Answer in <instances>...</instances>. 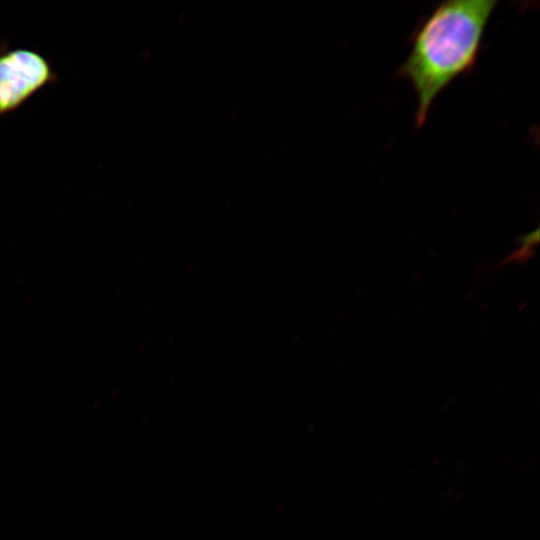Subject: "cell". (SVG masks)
Returning a JSON list of instances; mask_svg holds the SVG:
<instances>
[{
  "mask_svg": "<svg viewBox=\"0 0 540 540\" xmlns=\"http://www.w3.org/2000/svg\"><path fill=\"white\" fill-rule=\"evenodd\" d=\"M497 0H448L439 3L415 28L411 48L396 70L415 92L414 122L420 129L439 94L476 65L482 39Z\"/></svg>",
  "mask_w": 540,
  "mask_h": 540,
  "instance_id": "obj_1",
  "label": "cell"
},
{
  "mask_svg": "<svg viewBox=\"0 0 540 540\" xmlns=\"http://www.w3.org/2000/svg\"><path fill=\"white\" fill-rule=\"evenodd\" d=\"M57 75L37 51L16 48L0 53V117L17 110Z\"/></svg>",
  "mask_w": 540,
  "mask_h": 540,
  "instance_id": "obj_2",
  "label": "cell"
}]
</instances>
